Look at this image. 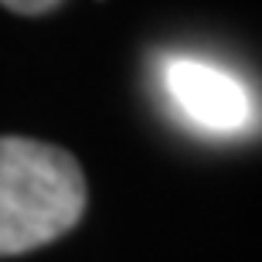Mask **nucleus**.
<instances>
[{
    "label": "nucleus",
    "instance_id": "1",
    "mask_svg": "<svg viewBox=\"0 0 262 262\" xmlns=\"http://www.w3.org/2000/svg\"><path fill=\"white\" fill-rule=\"evenodd\" d=\"M89 184L68 150L0 136V259L58 242L82 222Z\"/></svg>",
    "mask_w": 262,
    "mask_h": 262
},
{
    "label": "nucleus",
    "instance_id": "3",
    "mask_svg": "<svg viewBox=\"0 0 262 262\" xmlns=\"http://www.w3.org/2000/svg\"><path fill=\"white\" fill-rule=\"evenodd\" d=\"M4 7H7L10 14H24V17H38V14H51V10H58L61 4H55V0H41V4H20V0H7Z\"/></svg>",
    "mask_w": 262,
    "mask_h": 262
},
{
    "label": "nucleus",
    "instance_id": "2",
    "mask_svg": "<svg viewBox=\"0 0 262 262\" xmlns=\"http://www.w3.org/2000/svg\"><path fill=\"white\" fill-rule=\"evenodd\" d=\"M167 92L191 123L214 133L242 129L252 119L249 92L235 75L214 65L177 58L167 65Z\"/></svg>",
    "mask_w": 262,
    "mask_h": 262
}]
</instances>
